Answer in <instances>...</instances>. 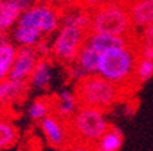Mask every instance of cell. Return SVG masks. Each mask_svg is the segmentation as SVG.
Masks as SVG:
<instances>
[{
  "mask_svg": "<svg viewBox=\"0 0 153 151\" xmlns=\"http://www.w3.org/2000/svg\"><path fill=\"white\" fill-rule=\"evenodd\" d=\"M18 139V131L15 125L8 120L0 119V150H6L15 144Z\"/></svg>",
  "mask_w": 153,
  "mask_h": 151,
  "instance_id": "44dd1931",
  "label": "cell"
},
{
  "mask_svg": "<svg viewBox=\"0 0 153 151\" xmlns=\"http://www.w3.org/2000/svg\"><path fill=\"white\" fill-rule=\"evenodd\" d=\"M42 38L44 37L40 32L21 26H15L10 35V40L16 48H34Z\"/></svg>",
  "mask_w": 153,
  "mask_h": 151,
  "instance_id": "9a60e30c",
  "label": "cell"
},
{
  "mask_svg": "<svg viewBox=\"0 0 153 151\" xmlns=\"http://www.w3.org/2000/svg\"><path fill=\"white\" fill-rule=\"evenodd\" d=\"M99 60L100 55L94 49H92L89 45L83 44V46L78 52V56H76L74 63L79 67L86 75H96L97 74V67H99Z\"/></svg>",
  "mask_w": 153,
  "mask_h": 151,
  "instance_id": "2e32d148",
  "label": "cell"
},
{
  "mask_svg": "<svg viewBox=\"0 0 153 151\" xmlns=\"http://www.w3.org/2000/svg\"><path fill=\"white\" fill-rule=\"evenodd\" d=\"M27 113L33 121H42L45 117L52 113V101L45 98H38L33 101L32 105L29 106Z\"/></svg>",
  "mask_w": 153,
  "mask_h": 151,
  "instance_id": "ffe728a7",
  "label": "cell"
},
{
  "mask_svg": "<svg viewBox=\"0 0 153 151\" xmlns=\"http://www.w3.org/2000/svg\"><path fill=\"white\" fill-rule=\"evenodd\" d=\"M33 49H34L38 59H49V56H52V42L44 40V38Z\"/></svg>",
  "mask_w": 153,
  "mask_h": 151,
  "instance_id": "603a6c76",
  "label": "cell"
},
{
  "mask_svg": "<svg viewBox=\"0 0 153 151\" xmlns=\"http://www.w3.org/2000/svg\"><path fill=\"white\" fill-rule=\"evenodd\" d=\"M74 94L78 99L79 106L107 112L120 99L122 90L96 74L85 76L76 83Z\"/></svg>",
  "mask_w": 153,
  "mask_h": 151,
  "instance_id": "3957f363",
  "label": "cell"
},
{
  "mask_svg": "<svg viewBox=\"0 0 153 151\" xmlns=\"http://www.w3.org/2000/svg\"><path fill=\"white\" fill-rule=\"evenodd\" d=\"M57 151H68V148L64 147V148H60V150H57Z\"/></svg>",
  "mask_w": 153,
  "mask_h": 151,
  "instance_id": "83f0119b",
  "label": "cell"
},
{
  "mask_svg": "<svg viewBox=\"0 0 153 151\" xmlns=\"http://www.w3.org/2000/svg\"><path fill=\"white\" fill-rule=\"evenodd\" d=\"M73 142L93 146L109 128L105 112L93 108L79 106L67 123Z\"/></svg>",
  "mask_w": 153,
  "mask_h": 151,
  "instance_id": "277c9868",
  "label": "cell"
},
{
  "mask_svg": "<svg viewBox=\"0 0 153 151\" xmlns=\"http://www.w3.org/2000/svg\"><path fill=\"white\" fill-rule=\"evenodd\" d=\"M33 4V1L26 0H0V34H8L16 26L23 11Z\"/></svg>",
  "mask_w": 153,
  "mask_h": 151,
  "instance_id": "9c48e42d",
  "label": "cell"
},
{
  "mask_svg": "<svg viewBox=\"0 0 153 151\" xmlns=\"http://www.w3.org/2000/svg\"><path fill=\"white\" fill-rule=\"evenodd\" d=\"M16 46L13 42H6L0 45V83L8 79L11 67L15 60Z\"/></svg>",
  "mask_w": 153,
  "mask_h": 151,
  "instance_id": "d6986e66",
  "label": "cell"
},
{
  "mask_svg": "<svg viewBox=\"0 0 153 151\" xmlns=\"http://www.w3.org/2000/svg\"><path fill=\"white\" fill-rule=\"evenodd\" d=\"M137 60L138 53L133 45L107 50L100 55L97 75L122 90V87L133 82Z\"/></svg>",
  "mask_w": 153,
  "mask_h": 151,
  "instance_id": "6da1fadb",
  "label": "cell"
},
{
  "mask_svg": "<svg viewBox=\"0 0 153 151\" xmlns=\"http://www.w3.org/2000/svg\"><path fill=\"white\" fill-rule=\"evenodd\" d=\"M38 60L40 59L33 48H16L15 60L11 67L8 79L16 82H27Z\"/></svg>",
  "mask_w": 153,
  "mask_h": 151,
  "instance_id": "ba28073f",
  "label": "cell"
},
{
  "mask_svg": "<svg viewBox=\"0 0 153 151\" xmlns=\"http://www.w3.org/2000/svg\"><path fill=\"white\" fill-rule=\"evenodd\" d=\"M133 26L126 3H99L90 11L89 33L130 37Z\"/></svg>",
  "mask_w": 153,
  "mask_h": 151,
  "instance_id": "7a4b0ae2",
  "label": "cell"
},
{
  "mask_svg": "<svg viewBox=\"0 0 153 151\" xmlns=\"http://www.w3.org/2000/svg\"><path fill=\"white\" fill-rule=\"evenodd\" d=\"M123 143L122 132L116 127H111L107 129V132L92 146L93 151H119Z\"/></svg>",
  "mask_w": 153,
  "mask_h": 151,
  "instance_id": "e0dca14e",
  "label": "cell"
},
{
  "mask_svg": "<svg viewBox=\"0 0 153 151\" xmlns=\"http://www.w3.org/2000/svg\"><path fill=\"white\" fill-rule=\"evenodd\" d=\"M40 127H41V131L47 139V142L56 150L67 147L68 143L71 142L67 123L62 121L53 113H51L42 121H40Z\"/></svg>",
  "mask_w": 153,
  "mask_h": 151,
  "instance_id": "52a82bcc",
  "label": "cell"
},
{
  "mask_svg": "<svg viewBox=\"0 0 153 151\" xmlns=\"http://www.w3.org/2000/svg\"><path fill=\"white\" fill-rule=\"evenodd\" d=\"M29 90L27 82H16V80H4L0 83V105L14 104L23 98Z\"/></svg>",
  "mask_w": 153,
  "mask_h": 151,
  "instance_id": "5bb4252c",
  "label": "cell"
},
{
  "mask_svg": "<svg viewBox=\"0 0 153 151\" xmlns=\"http://www.w3.org/2000/svg\"><path fill=\"white\" fill-rule=\"evenodd\" d=\"M62 14L59 10L48 3H34L19 16L16 26L33 29L41 33L42 37H48L60 29Z\"/></svg>",
  "mask_w": 153,
  "mask_h": 151,
  "instance_id": "5b68a950",
  "label": "cell"
},
{
  "mask_svg": "<svg viewBox=\"0 0 153 151\" xmlns=\"http://www.w3.org/2000/svg\"><path fill=\"white\" fill-rule=\"evenodd\" d=\"M143 40H145V41L153 42V23L149 25L145 30H143Z\"/></svg>",
  "mask_w": 153,
  "mask_h": 151,
  "instance_id": "4316f807",
  "label": "cell"
},
{
  "mask_svg": "<svg viewBox=\"0 0 153 151\" xmlns=\"http://www.w3.org/2000/svg\"><path fill=\"white\" fill-rule=\"evenodd\" d=\"M152 76H153V61L138 57L135 69H134V80L138 83H145Z\"/></svg>",
  "mask_w": 153,
  "mask_h": 151,
  "instance_id": "7402d4cb",
  "label": "cell"
},
{
  "mask_svg": "<svg viewBox=\"0 0 153 151\" xmlns=\"http://www.w3.org/2000/svg\"><path fill=\"white\" fill-rule=\"evenodd\" d=\"M52 113L57 116L62 121L68 123V120L75 114V112L79 108L78 99H76L75 94L70 90H63L56 95L53 101H52Z\"/></svg>",
  "mask_w": 153,
  "mask_h": 151,
  "instance_id": "7c38bea8",
  "label": "cell"
},
{
  "mask_svg": "<svg viewBox=\"0 0 153 151\" xmlns=\"http://www.w3.org/2000/svg\"><path fill=\"white\" fill-rule=\"evenodd\" d=\"M86 45H89L99 55L104 53L107 50L116 49V48H126L133 45V35L130 37H116V35L108 34H96V33H88L86 35Z\"/></svg>",
  "mask_w": 153,
  "mask_h": 151,
  "instance_id": "30bf717a",
  "label": "cell"
},
{
  "mask_svg": "<svg viewBox=\"0 0 153 151\" xmlns=\"http://www.w3.org/2000/svg\"><path fill=\"white\" fill-rule=\"evenodd\" d=\"M74 26L78 27L83 32L89 33V26H90V11L86 8H73L67 13L62 14L60 18V26Z\"/></svg>",
  "mask_w": 153,
  "mask_h": 151,
  "instance_id": "ac0fdd59",
  "label": "cell"
},
{
  "mask_svg": "<svg viewBox=\"0 0 153 151\" xmlns=\"http://www.w3.org/2000/svg\"><path fill=\"white\" fill-rule=\"evenodd\" d=\"M52 80V64L48 59H40L33 69L32 75L29 76V86L37 88V90H45L51 86Z\"/></svg>",
  "mask_w": 153,
  "mask_h": 151,
  "instance_id": "4fadbf2b",
  "label": "cell"
},
{
  "mask_svg": "<svg viewBox=\"0 0 153 151\" xmlns=\"http://www.w3.org/2000/svg\"><path fill=\"white\" fill-rule=\"evenodd\" d=\"M133 29H146L153 23V0H140L127 4Z\"/></svg>",
  "mask_w": 153,
  "mask_h": 151,
  "instance_id": "8fae6325",
  "label": "cell"
},
{
  "mask_svg": "<svg viewBox=\"0 0 153 151\" xmlns=\"http://www.w3.org/2000/svg\"><path fill=\"white\" fill-rule=\"evenodd\" d=\"M68 74H70V76H71V79H74L76 83L79 82V80H82L85 76H88L85 72H83L82 69L79 68V67L76 66L75 63H73V64H70V69H68Z\"/></svg>",
  "mask_w": 153,
  "mask_h": 151,
  "instance_id": "d4e9b609",
  "label": "cell"
},
{
  "mask_svg": "<svg viewBox=\"0 0 153 151\" xmlns=\"http://www.w3.org/2000/svg\"><path fill=\"white\" fill-rule=\"evenodd\" d=\"M67 148H68V151H93L92 146L83 144V143H78V142H73V140L68 143Z\"/></svg>",
  "mask_w": 153,
  "mask_h": 151,
  "instance_id": "484cf974",
  "label": "cell"
},
{
  "mask_svg": "<svg viewBox=\"0 0 153 151\" xmlns=\"http://www.w3.org/2000/svg\"><path fill=\"white\" fill-rule=\"evenodd\" d=\"M86 35L88 33L78 27L62 25L52 41V56L60 63L73 64L85 44Z\"/></svg>",
  "mask_w": 153,
  "mask_h": 151,
  "instance_id": "8992f818",
  "label": "cell"
},
{
  "mask_svg": "<svg viewBox=\"0 0 153 151\" xmlns=\"http://www.w3.org/2000/svg\"><path fill=\"white\" fill-rule=\"evenodd\" d=\"M137 53H138L140 59H145V60L153 61V42L143 40L140 49H137Z\"/></svg>",
  "mask_w": 153,
  "mask_h": 151,
  "instance_id": "cb8c5ba5",
  "label": "cell"
}]
</instances>
